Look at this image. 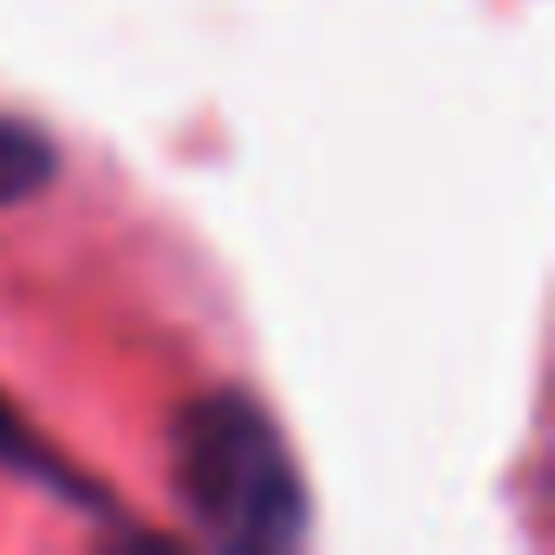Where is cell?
Masks as SVG:
<instances>
[{
	"mask_svg": "<svg viewBox=\"0 0 555 555\" xmlns=\"http://www.w3.org/2000/svg\"><path fill=\"white\" fill-rule=\"evenodd\" d=\"M53 170H60V157H53V144H47L34 125L0 118V209L40 196V190L53 183Z\"/></svg>",
	"mask_w": 555,
	"mask_h": 555,
	"instance_id": "obj_2",
	"label": "cell"
},
{
	"mask_svg": "<svg viewBox=\"0 0 555 555\" xmlns=\"http://www.w3.org/2000/svg\"><path fill=\"white\" fill-rule=\"evenodd\" d=\"M0 457H8L14 470H27V477H40V483H53V490H66V496H86V509H105V496H99L92 483H79L60 457H47V444H40L8 405H0Z\"/></svg>",
	"mask_w": 555,
	"mask_h": 555,
	"instance_id": "obj_3",
	"label": "cell"
},
{
	"mask_svg": "<svg viewBox=\"0 0 555 555\" xmlns=\"http://www.w3.org/2000/svg\"><path fill=\"white\" fill-rule=\"evenodd\" d=\"M177 496L222 548H288L308 529V490L288 457V438L242 392H209L183 405L177 438Z\"/></svg>",
	"mask_w": 555,
	"mask_h": 555,
	"instance_id": "obj_1",
	"label": "cell"
}]
</instances>
